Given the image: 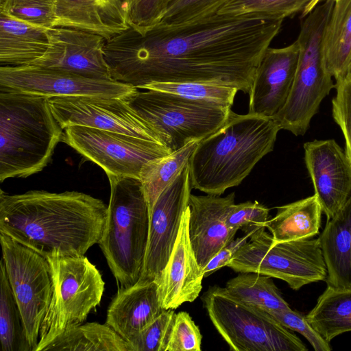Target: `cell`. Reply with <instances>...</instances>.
<instances>
[{
    "mask_svg": "<svg viewBox=\"0 0 351 351\" xmlns=\"http://www.w3.org/2000/svg\"><path fill=\"white\" fill-rule=\"evenodd\" d=\"M43 350L130 351L129 343L106 324L89 322L71 328Z\"/></svg>",
    "mask_w": 351,
    "mask_h": 351,
    "instance_id": "obj_28",
    "label": "cell"
},
{
    "mask_svg": "<svg viewBox=\"0 0 351 351\" xmlns=\"http://www.w3.org/2000/svg\"><path fill=\"white\" fill-rule=\"evenodd\" d=\"M254 232L247 233L241 237L234 239L224 246L204 268V277H208L221 267L227 266L241 248L247 243Z\"/></svg>",
    "mask_w": 351,
    "mask_h": 351,
    "instance_id": "obj_42",
    "label": "cell"
},
{
    "mask_svg": "<svg viewBox=\"0 0 351 351\" xmlns=\"http://www.w3.org/2000/svg\"><path fill=\"white\" fill-rule=\"evenodd\" d=\"M47 30L49 47L30 65L111 78L104 57L106 39L103 36L66 27H53Z\"/></svg>",
    "mask_w": 351,
    "mask_h": 351,
    "instance_id": "obj_17",
    "label": "cell"
},
{
    "mask_svg": "<svg viewBox=\"0 0 351 351\" xmlns=\"http://www.w3.org/2000/svg\"><path fill=\"white\" fill-rule=\"evenodd\" d=\"M280 130L274 118L230 110L223 124L198 143L189 160L192 189L220 195L239 185L273 150Z\"/></svg>",
    "mask_w": 351,
    "mask_h": 351,
    "instance_id": "obj_3",
    "label": "cell"
},
{
    "mask_svg": "<svg viewBox=\"0 0 351 351\" xmlns=\"http://www.w3.org/2000/svg\"><path fill=\"white\" fill-rule=\"evenodd\" d=\"M282 20L215 14L176 26L132 27L106 40L111 78L136 89L151 82H203L250 91Z\"/></svg>",
    "mask_w": 351,
    "mask_h": 351,
    "instance_id": "obj_1",
    "label": "cell"
},
{
    "mask_svg": "<svg viewBox=\"0 0 351 351\" xmlns=\"http://www.w3.org/2000/svg\"><path fill=\"white\" fill-rule=\"evenodd\" d=\"M138 89L124 99L158 135L170 152L217 130L231 108L167 92Z\"/></svg>",
    "mask_w": 351,
    "mask_h": 351,
    "instance_id": "obj_7",
    "label": "cell"
},
{
    "mask_svg": "<svg viewBox=\"0 0 351 351\" xmlns=\"http://www.w3.org/2000/svg\"><path fill=\"white\" fill-rule=\"evenodd\" d=\"M202 300L210 319L230 350H307L296 335L268 312L241 302L225 287H209Z\"/></svg>",
    "mask_w": 351,
    "mask_h": 351,
    "instance_id": "obj_9",
    "label": "cell"
},
{
    "mask_svg": "<svg viewBox=\"0 0 351 351\" xmlns=\"http://www.w3.org/2000/svg\"><path fill=\"white\" fill-rule=\"evenodd\" d=\"M189 206L184 210L177 239L158 284L162 307L176 309L193 302L199 295L204 278L189 234Z\"/></svg>",
    "mask_w": 351,
    "mask_h": 351,
    "instance_id": "obj_20",
    "label": "cell"
},
{
    "mask_svg": "<svg viewBox=\"0 0 351 351\" xmlns=\"http://www.w3.org/2000/svg\"><path fill=\"white\" fill-rule=\"evenodd\" d=\"M306 318L328 342L339 335L351 331V289L328 285Z\"/></svg>",
    "mask_w": 351,
    "mask_h": 351,
    "instance_id": "obj_27",
    "label": "cell"
},
{
    "mask_svg": "<svg viewBox=\"0 0 351 351\" xmlns=\"http://www.w3.org/2000/svg\"><path fill=\"white\" fill-rule=\"evenodd\" d=\"M51 269L52 295L43 319L36 351L71 328L82 324L99 304L105 282L95 265L81 256L47 258Z\"/></svg>",
    "mask_w": 351,
    "mask_h": 351,
    "instance_id": "obj_8",
    "label": "cell"
},
{
    "mask_svg": "<svg viewBox=\"0 0 351 351\" xmlns=\"http://www.w3.org/2000/svg\"><path fill=\"white\" fill-rule=\"evenodd\" d=\"M128 24L143 32L160 23L167 0H128Z\"/></svg>",
    "mask_w": 351,
    "mask_h": 351,
    "instance_id": "obj_40",
    "label": "cell"
},
{
    "mask_svg": "<svg viewBox=\"0 0 351 351\" xmlns=\"http://www.w3.org/2000/svg\"><path fill=\"white\" fill-rule=\"evenodd\" d=\"M351 79V56L347 66L344 80H350Z\"/></svg>",
    "mask_w": 351,
    "mask_h": 351,
    "instance_id": "obj_43",
    "label": "cell"
},
{
    "mask_svg": "<svg viewBox=\"0 0 351 351\" xmlns=\"http://www.w3.org/2000/svg\"><path fill=\"white\" fill-rule=\"evenodd\" d=\"M54 27L78 29L108 40L127 29L128 0H56Z\"/></svg>",
    "mask_w": 351,
    "mask_h": 351,
    "instance_id": "obj_22",
    "label": "cell"
},
{
    "mask_svg": "<svg viewBox=\"0 0 351 351\" xmlns=\"http://www.w3.org/2000/svg\"><path fill=\"white\" fill-rule=\"evenodd\" d=\"M313 0H231L218 12L230 16L283 20L308 5Z\"/></svg>",
    "mask_w": 351,
    "mask_h": 351,
    "instance_id": "obj_32",
    "label": "cell"
},
{
    "mask_svg": "<svg viewBox=\"0 0 351 351\" xmlns=\"http://www.w3.org/2000/svg\"><path fill=\"white\" fill-rule=\"evenodd\" d=\"M335 0H324L301 23L297 38L300 47L298 66L287 103L274 118L281 130L303 136L317 112L322 101L335 88L326 69L322 45L325 29Z\"/></svg>",
    "mask_w": 351,
    "mask_h": 351,
    "instance_id": "obj_6",
    "label": "cell"
},
{
    "mask_svg": "<svg viewBox=\"0 0 351 351\" xmlns=\"http://www.w3.org/2000/svg\"><path fill=\"white\" fill-rule=\"evenodd\" d=\"M225 288L241 302L267 312L289 309L272 277L257 272H239L229 280Z\"/></svg>",
    "mask_w": 351,
    "mask_h": 351,
    "instance_id": "obj_30",
    "label": "cell"
},
{
    "mask_svg": "<svg viewBox=\"0 0 351 351\" xmlns=\"http://www.w3.org/2000/svg\"><path fill=\"white\" fill-rule=\"evenodd\" d=\"M0 271V340L2 351H32L4 263Z\"/></svg>",
    "mask_w": 351,
    "mask_h": 351,
    "instance_id": "obj_31",
    "label": "cell"
},
{
    "mask_svg": "<svg viewBox=\"0 0 351 351\" xmlns=\"http://www.w3.org/2000/svg\"><path fill=\"white\" fill-rule=\"evenodd\" d=\"M49 103L54 117L63 129L71 125L85 126L164 145L156 132L123 98L72 96L49 98Z\"/></svg>",
    "mask_w": 351,
    "mask_h": 351,
    "instance_id": "obj_14",
    "label": "cell"
},
{
    "mask_svg": "<svg viewBox=\"0 0 351 351\" xmlns=\"http://www.w3.org/2000/svg\"><path fill=\"white\" fill-rule=\"evenodd\" d=\"M280 324L289 330L296 331L304 336L315 351H330L332 350L329 342L326 341L311 326L300 313L289 309L268 312Z\"/></svg>",
    "mask_w": 351,
    "mask_h": 351,
    "instance_id": "obj_41",
    "label": "cell"
},
{
    "mask_svg": "<svg viewBox=\"0 0 351 351\" xmlns=\"http://www.w3.org/2000/svg\"><path fill=\"white\" fill-rule=\"evenodd\" d=\"M322 212L314 194L277 207L276 215L267 221L265 228L276 242L312 238L319 234Z\"/></svg>",
    "mask_w": 351,
    "mask_h": 351,
    "instance_id": "obj_25",
    "label": "cell"
},
{
    "mask_svg": "<svg viewBox=\"0 0 351 351\" xmlns=\"http://www.w3.org/2000/svg\"><path fill=\"white\" fill-rule=\"evenodd\" d=\"M63 132L48 97L0 88V181L42 171Z\"/></svg>",
    "mask_w": 351,
    "mask_h": 351,
    "instance_id": "obj_4",
    "label": "cell"
},
{
    "mask_svg": "<svg viewBox=\"0 0 351 351\" xmlns=\"http://www.w3.org/2000/svg\"><path fill=\"white\" fill-rule=\"evenodd\" d=\"M176 314L173 309L164 311L128 342L130 351H166Z\"/></svg>",
    "mask_w": 351,
    "mask_h": 351,
    "instance_id": "obj_36",
    "label": "cell"
},
{
    "mask_svg": "<svg viewBox=\"0 0 351 351\" xmlns=\"http://www.w3.org/2000/svg\"><path fill=\"white\" fill-rule=\"evenodd\" d=\"M110 196L103 235L98 243L121 287L140 279L147 245L149 213L140 179L108 176Z\"/></svg>",
    "mask_w": 351,
    "mask_h": 351,
    "instance_id": "obj_5",
    "label": "cell"
},
{
    "mask_svg": "<svg viewBox=\"0 0 351 351\" xmlns=\"http://www.w3.org/2000/svg\"><path fill=\"white\" fill-rule=\"evenodd\" d=\"M322 50L326 71L336 82L343 81L351 56V0H335Z\"/></svg>",
    "mask_w": 351,
    "mask_h": 351,
    "instance_id": "obj_26",
    "label": "cell"
},
{
    "mask_svg": "<svg viewBox=\"0 0 351 351\" xmlns=\"http://www.w3.org/2000/svg\"><path fill=\"white\" fill-rule=\"evenodd\" d=\"M0 12L36 27H54L56 0H0Z\"/></svg>",
    "mask_w": 351,
    "mask_h": 351,
    "instance_id": "obj_35",
    "label": "cell"
},
{
    "mask_svg": "<svg viewBox=\"0 0 351 351\" xmlns=\"http://www.w3.org/2000/svg\"><path fill=\"white\" fill-rule=\"evenodd\" d=\"M231 0H167L160 23L176 26L215 15Z\"/></svg>",
    "mask_w": 351,
    "mask_h": 351,
    "instance_id": "obj_34",
    "label": "cell"
},
{
    "mask_svg": "<svg viewBox=\"0 0 351 351\" xmlns=\"http://www.w3.org/2000/svg\"><path fill=\"white\" fill-rule=\"evenodd\" d=\"M235 193L226 197L191 194L189 234L194 254L204 269L208 262L234 239L237 230L227 224L234 203Z\"/></svg>",
    "mask_w": 351,
    "mask_h": 351,
    "instance_id": "obj_19",
    "label": "cell"
},
{
    "mask_svg": "<svg viewBox=\"0 0 351 351\" xmlns=\"http://www.w3.org/2000/svg\"><path fill=\"white\" fill-rule=\"evenodd\" d=\"M269 209L257 201L234 204L227 217L230 228L245 234L265 228L269 220Z\"/></svg>",
    "mask_w": 351,
    "mask_h": 351,
    "instance_id": "obj_37",
    "label": "cell"
},
{
    "mask_svg": "<svg viewBox=\"0 0 351 351\" xmlns=\"http://www.w3.org/2000/svg\"><path fill=\"white\" fill-rule=\"evenodd\" d=\"M261 228L250 236L227 267L257 272L285 281L293 290L326 280L327 269L319 239L276 242Z\"/></svg>",
    "mask_w": 351,
    "mask_h": 351,
    "instance_id": "obj_10",
    "label": "cell"
},
{
    "mask_svg": "<svg viewBox=\"0 0 351 351\" xmlns=\"http://www.w3.org/2000/svg\"><path fill=\"white\" fill-rule=\"evenodd\" d=\"M299 53L297 40L285 47L267 49L249 93V114L274 118L282 109L293 86Z\"/></svg>",
    "mask_w": 351,
    "mask_h": 351,
    "instance_id": "obj_18",
    "label": "cell"
},
{
    "mask_svg": "<svg viewBox=\"0 0 351 351\" xmlns=\"http://www.w3.org/2000/svg\"><path fill=\"white\" fill-rule=\"evenodd\" d=\"M47 29L0 12L1 66L30 65L41 58L49 45Z\"/></svg>",
    "mask_w": 351,
    "mask_h": 351,
    "instance_id": "obj_24",
    "label": "cell"
},
{
    "mask_svg": "<svg viewBox=\"0 0 351 351\" xmlns=\"http://www.w3.org/2000/svg\"><path fill=\"white\" fill-rule=\"evenodd\" d=\"M108 206L77 191L0 193V232L46 258L81 256L98 244Z\"/></svg>",
    "mask_w": 351,
    "mask_h": 351,
    "instance_id": "obj_2",
    "label": "cell"
},
{
    "mask_svg": "<svg viewBox=\"0 0 351 351\" xmlns=\"http://www.w3.org/2000/svg\"><path fill=\"white\" fill-rule=\"evenodd\" d=\"M2 260L24 322L32 351L52 295V278L47 259L34 250L0 232Z\"/></svg>",
    "mask_w": 351,
    "mask_h": 351,
    "instance_id": "obj_11",
    "label": "cell"
},
{
    "mask_svg": "<svg viewBox=\"0 0 351 351\" xmlns=\"http://www.w3.org/2000/svg\"><path fill=\"white\" fill-rule=\"evenodd\" d=\"M304 149L315 195L330 219L351 196V162L332 139L306 142Z\"/></svg>",
    "mask_w": 351,
    "mask_h": 351,
    "instance_id": "obj_16",
    "label": "cell"
},
{
    "mask_svg": "<svg viewBox=\"0 0 351 351\" xmlns=\"http://www.w3.org/2000/svg\"><path fill=\"white\" fill-rule=\"evenodd\" d=\"M191 189L187 163L176 180L160 193L153 206L139 281L159 284L177 239L182 216L189 206Z\"/></svg>",
    "mask_w": 351,
    "mask_h": 351,
    "instance_id": "obj_15",
    "label": "cell"
},
{
    "mask_svg": "<svg viewBox=\"0 0 351 351\" xmlns=\"http://www.w3.org/2000/svg\"><path fill=\"white\" fill-rule=\"evenodd\" d=\"M327 269L328 285L351 289V196L319 237Z\"/></svg>",
    "mask_w": 351,
    "mask_h": 351,
    "instance_id": "obj_23",
    "label": "cell"
},
{
    "mask_svg": "<svg viewBox=\"0 0 351 351\" xmlns=\"http://www.w3.org/2000/svg\"><path fill=\"white\" fill-rule=\"evenodd\" d=\"M62 141L99 166L107 176L139 179L145 164L171 153L152 141L80 125L64 128Z\"/></svg>",
    "mask_w": 351,
    "mask_h": 351,
    "instance_id": "obj_12",
    "label": "cell"
},
{
    "mask_svg": "<svg viewBox=\"0 0 351 351\" xmlns=\"http://www.w3.org/2000/svg\"><path fill=\"white\" fill-rule=\"evenodd\" d=\"M156 282L120 287L107 310L106 324L129 341L165 311Z\"/></svg>",
    "mask_w": 351,
    "mask_h": 351,
    "instance_id": "obj_21",
    "label": "cell"
},
{
    "mask_svg": "<svg viewBox=\"0 0 351 351\" xmlns=\"http://www.w3.org/2000/svg\"><path fill=\"white\" fill-rule=\"evenodd\" d=\"M199 141H193L167 156L145 164L140 173L149 216L160 193L169 186L186 165Z\"/></svg>",
    "mask_w": 351,
    "mask_h": 351,
    "instance_id": "obj_29",
    "label": "cell"
},
{
    "mask_svg": "<svg viewBox=\"0 0 351 351\" xmlns=\"http://www.w3.org/2000/svg\"><path fill=\"white\" fill-rule=\"evenodd\" d=\"M202 339L190 315L181 311L176 314L166 351H201Z\"/></svg>",
    "mask_w": 351,
    "mask_h": 351,
    "instance_id": "obj_38",
    "label": "cell"
},
{
    "mask_svg": "<svg viewBox=\"0 0 351 351\" xmlns=\"http://www.w3.org/2000/svg\"><path fill=\"white\" fill-rule=\"evenodd\" d=\"M0 88L49 98L99 96L125 98L136 88L104 78L34 65L1 66Z\"/></svg>",
    "mask_w": 351,
    "mask_h": 351,
    "instance_id": "obj_13",
    "label": "cell"
},
{
    "mask_svg": "<svg viewBox=\"0 0 351 351\" xmlns=\"http://www.w3.org/2000/svg\"><path fill=\"white\" fill-rule=\"evenodd\" d=\"M143 89L167 92L229 108H231L239 91L230 86L203 82H151Z\"/></svg>",
    "mask_w": 351,
    "mask_h": 351,
    "instance_id": "obj_33",
    "label": "cell"
},
{
    "mask_svg": "<svg viewBox=\"0 0 351 351\" xmlns=\"http://www.w3.org/2000/svg\"><path fill=\"white\" fill-rule=\"evenodd\" d=\"M336 95L332 100V117L339 126L346 144V154L351 162V79L335 84Z\"/></svg>",
    "mask_w": 351,
    "mask_h": 351,
    "instance_id": "obj_39",
    "label": "cell"
}]
</instances>
